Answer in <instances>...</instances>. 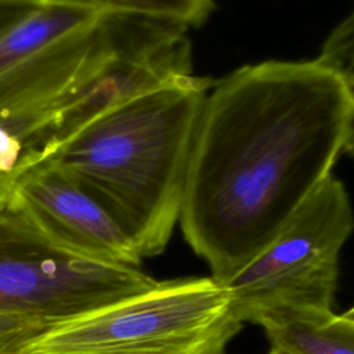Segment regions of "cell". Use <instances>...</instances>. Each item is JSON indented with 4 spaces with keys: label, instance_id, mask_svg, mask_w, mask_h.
<instances>
[{
    "label": "cell",
    "instance_id": "7a4b0ae2",
    "mask_svg": "<svg viewBox=\"0 0 354 354\" xmlns=\"http://www.w3.org/2000/svg\"><path fill=\"white\" fill-rule=\"evenodd\" d=\"M214 80L188 76L115 105L46 159L93 196L142 259L178 224L198 122Z\"/></svg>",
    "mask_w": 354,
    "mask_h": 354
},
{
    "label": "cell",
    "instance_id": "30bf717a",
    "mask_svg": "<svg viewBox=\"0 0 354 354\" xmlns=\"http://www.w3.org/2000/svg\"><path fill=\"white\" fill-rule=\"evenodd\" d=\"M82 4L105 14L141 15L169 19L188 28L203 25L216 7L214 0H53Z\"/></svg>",
    "mask_w": 354,
    "mask_h": 354
},
{
    "label": "cell",
    "instance_id": "4fadbf2b",
    "mask_svg": "<svg viewBox=\"0 0 354 354\" xmlns=\"http://www.w3.org/2000/svg\"><path fill=\"white\" fill-rule=\"evenodd\" d=\"M47 0H0V36Z\"/></svg>",
    "mask_w": 354,
    "mask_h": 354
},
{
    "label": "cell",
    "instance_id": "9a60e30c",
    "mask_svg": "<svg viewBox=\"0 0 354 354\" xmlns=\"http://www.w3.org/2000/svg\"><path fill=\"white\" fill-rule=\"evenodd\" d=\"M344 76H346V79H347L348 84L351 86V88L354 90V72H351V73H347V75H344Z\"/></svg>",
    "mask_w": 354,
    "mask_h": 354
},
{
    "label": "cell",
    "instance_id": "2e32d148",
    "mask_svg": "<svg viewBox=\"0 0 354 354\" xmlns=\"http://www.w3.org/2000/svg\"><path fill=\"white\" fill-rule=\"evenodd\" d=\"M344 315H347V317H354V306H353L350 310H347V311L344 313Z\"/></svg>",
    "mask_w": 354,
    "mask_h": 354
},
{
    "label": "cell",
    "instance_id": "277c9868",
    "mask_svg": "<svg viewBox=\"0 0 354 354\" xmlns=\"http://www.w3.org/2000/svg\"><path fill=\"white\" fill-rule=\"evenodd\" d=\"M353 230L350 196L330 174L268 245L221 283L236 317L254 324L278 310H332L340 252Z\"/></svg>",
    "mask_w": 354,
    "mask_h": 354
},
{
    "label": "cell",
    "instance_id": "ac0fdd59",
    "mask_svg": "<svg viewBox=\"0 0 354 354\" xmlns=\"http://www.w3.org/2000/svg\"><path fill=\"white\" fill-rule=\"evenodd\" d=\"M353 72H354V71H353ZM350 73H351V72H350Z\"/></svg>",
    "mask_w": 354,
    "mask_h": 354
},
{
    "label": "cell",
    "instance_id": "ba28073f",
    "mask_svg": "<svg viewBox=\"0 0 354 354\" xmlns=\"http://www.w3.org/2000/svg\"><path fill=\"white\" fill-rule=\"evenodd\" d=\"M271 346L290 354H354V317L332 310L290 308L259 317Z\"/></svg>",
    "mask_w": 354,
    "mask_h": 354
},
{
    "label": "cell",
    "instance_id": "8fae6325",
    "mask_svg": "<svg viewBox=\"0 0 354 354\" xmlns=\"http://www.w3.org/2000/svg\"><path fill=\"white\" fill-rule=\"evenodd\" d=\"M317 58L343 73L354 71V11L332 30Z\"/></svg>",
    "mask_w": 354,
    "mask_h": 354
},
{
    "label": "cell",
    "instance_id": "5b68a950",
    "mask_svg": "<svg viewBox=\"0 0 354 354\" xmlns=\"http://www.w3.org/2000/svg\"><path fill=\"white\" fill-rule=\"evenodd\" d=\"M124 14L47 0L0 36V120L51 113L113 51Z\"/></svg>",
    "mask_w": 354,
    "mask_h": 354
},
{
    "label": "cell",
    "instance_id": "3957f363",
    "mask_svg": "<svg viewBox=\"0 0 354 354\" xmlns=\"http://www.w3.org/2000/svg\"><path fill=\"white\" fill-rule=\"evenodd\" d=\"M242 325L224 285L212 277L177 278L54 325L19 353L227 354Z\"/></svg>",
    "mask_w": 354,
    "mask_h": 354
},
{
    "label": "cell",
    "instance_id": "9c48e42d",
    "mask_svg": "<svg viewBox=\"0 0 354 354\" xmlns=\"http://www.w3.org/2000/svg\"><path fill=\"white\" fill-rule=\"evenodd\" d=\"M50 113L0 120V203L12 194L18 176L47 158L43 127Z\"/></svg>",
    "mask_w": 354,
    "mask_h": 354
},
{
    "label": "cell",
    "instance_id": "8992f818",
    "mask_svg": "<svg viewBox=\"0 0 354 354\" xmlns=\"http://www.w3.org/2000/svg\"><path fill=\"white\" fill-rule=\"evenodd\" d=\"M140 267L88 261L55 248L14 201L0 203V313L51 328L151 289Z\"/></svg>",
    "mask_w": 354,
    "mask_h": 354
},
{
    "label": "cell",
    "instance_id": "52a82bcc",
    "mask_svg": "<svg viewBox=\"0 0 354 354\" xmlns=\"http://www.w3.org/2000/svg\"><path fill=\"white\" fill-rule=\"evenodd\" d=\"M14 201L39 231L72 256L115 267H140L141 254L118 221L50 160L24 170Z\"/></svg>",
    "mask_w": 354,
    "mask_h": 354
},
{
    "label": "cell",
    "instance_id": "7c38bea8",
    "mask_svg": "<svg viewBox=\"0 0 354 354\" xmlns=\"http://www.w3.org/2000/svg\"><path fill=\"white\" fill-rule=\"evenodd\" d=\"M48 329L30 318L0 313V354H17L32 339Z\"/></svg>",
    "mask_w": 354,
    "mask_h": 354
},
{
    "label": "cell",
    "instance_id": "6da1fadb",
    "mask_svg": "<svg viewBox=\"0 0 354 354\" xmlns=\"http://www.w3.org/2000/svg\"><path fill=\"white\" fill-rule=\"evenodd\" d=\"M354 90L318 58L245 65L206 95L178 224L218 283L252 260L332 174Z\"/></svg>",
    "mask_w": 354,
    "mask_h": 354
},
{
    "label": "cell",
    "instance_id": "e0dca14e",
    "mask_svg": "<svg viewBox=\"0 0 354 354\" xmlns=\"http://www.w3.org/2000/svg\"><path fill=\"white\" fill-rule=\"evenodd\" d=\"M17 354H29V353H17Z\"/></svg>",
    "mask_w": 354,
    "mask_h": 354
},
{
    "label": "cell",
    "instance_id": "5bb4252c",
    "mask_svg": "<svg viewBox=\"0 0 354 354\" xmlns=\"http://www.w3.org/2000/svg\"><path fill=\"white\" fill-rule=\"evenodd\" d=\"M267 354H290L289 351L281 348V347H277V346H270V350L267 351Z\"/></svg>",
    "mask_w": 354,
    "mask_h": 354
}]
</instances>
